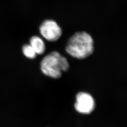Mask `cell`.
Instances as JSON below:
<instances>
[{
  "label": "cell",
  "instance_id": "8992f818",
  "mask_svg": "<svg viewBox=\"0 0 127 127\" xmlns=\"http://www.w3.org/2000/svg\"><path fill=\"white\" fill-rule=\"evenodd\" d=\"M24 55L30 59H34L36 57V53L30 44H26L22 47Z\"/></svg>",
  "mask_w": 127,
  "mask_h": 127
},
{
  "label": "cell",
  "instance_id": "7a4b0ae2",
  "mask_svg": "<svg viewBox=\"0 0 127 127\" xmlns=\"http://www.w3.org/2000/svg\"><path fill=\"white\" fill-rule=\"evenodd\" d=\"M69 67L67 59L57 51L46 56L41 62L42 72L46 76L54 79L60 78L62 72L67 71Z\"/></svg>",
  "mask_w": 127,
  "mask_h": 127
},
{
  "label": "cell",
  "instance_id": "6da1fadb",
  "mask_svg": "<svg viewBox=\"0 0 127 127\" xmlns=\"http://www.w3.org/2000/svg\"><path fill=\"white\" fill-rule=\"evenodd\" d=\"M65 50L73 58L85 59L92 54L94 51L93 40L86 32H77L69 39Z\"/></svg>",
  "mask_w": 127,
  "mask_h": 127
},
{
  "label": "cell",
  "instance_id": "5b68a950",
  "mask_svg": "<svg viewBox=\"0 0 127 127\" xmlns=\"http://www.w3.org/2000/svg\"><path fill=\"white\" fill-rule=\"evenodd\" d=\"M30 45L32 46L36 54H42L45 51V43L39 37H32L30 39Z\"/></svg>",
  "mask_w": 127,
  "mask_h": 127
},
{
  "label": "cell",
  "instance_id": "3957f363",
  "mask_svg": "<svg viewBox=\"0 0 127 127\" xmlns=\"http://www.w3.org/2000/svg\"><path fill=\"white\" fill-rule=\"evenodd\" d=\"M41 35L46 40L55 41L59 39L62 35V30L56 22L53 20H46L40 27Z\"/></svg>",
  "mask_w": 127,
  "mask_h": 127
},
{
  "label": "cell",
  "instance_id": "277c9868",
  "mask_svg": "<svg viewBox=\"0 0 127 127\" xmlns=\"http://www.w3.org/2000/svg\"><path fill=\"white\" fill-rule=\"evenodd\" d=\"M95 106L94 99L90 94L83 92L77 94L74 107L78 112L85 114H90L94 110Z\"/></svg>",
  "mask_w": 127,
  "mask_h": 127
}]
</instances>
